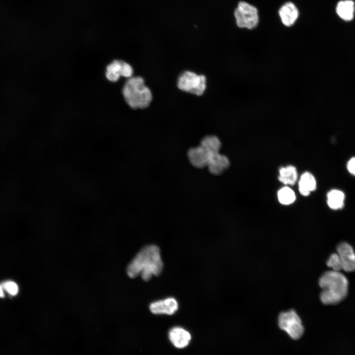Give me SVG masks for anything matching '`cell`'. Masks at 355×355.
Wrapping results in <instances>:
<instances>
[{
	"mask_svg": "<svg viewBox=\"0 0 355 355\" xmlns=\"http://www.w3.org/2000/svg\"><path fill=\"white\" fill-rule=\"evenodd\" d=\"M347 169L351 174L355 176V157L351 158L348 161Z\"/></svg>",
	"mask_w": 355,
	"mask_h": 355,
	"instance_id": "obj_22",
	"label": "cell"
},
{
	"mask_svg": "<svg viewBox=\"0 0 355 355\" xmlns=\"http://www.w3.org/2000/svg\"><path fill=\"white\" fill-rule=\"evenodd\" d=\"M236 24L240 28L252 29L258 23V11L253 5L245 2L240 1L234 11Z\"/></svg>",
	"mask_w": 355,
	"mask_h": 355,
	"instance_id": "obj_6",
	"label": "cell"
},
{
	"mask_svg": "<svg viewBox=\"0 0 355 355\" xmlns=\"http://www.w3.org/2000/svg\"><path fill=\"white\" fill-rule=\"evenodd\" d=\"M5 289L11 295H16L18 291V287L16 283L12 281L7 282L3 284Z\"/></svg>",
	"mask_w": 355,
	"mask_h": 355,
	"instance_id": "obj_21",
	"label": "cell"
},
{
	"mask_svg": "<svg viewBox=\"0 0 355 355\" xmlns=\"http://www.w3.org/2000/svg\"><path fill=\"white\" fill-rule=\"evenodd\" d=\"M316 181L313 175L305 172L301 175L299 181V191L303 196H308L311 191L316 189Z\"/></svg>",
	"mask_w": 355,
	"mask_h": 355,
	"instance_id": "obj_15",
	"label": "cell"
},
{
	"mask_svg": "<svg viewBox=\"0 0 355 355\" xmlns=\"http://www.w3.org/2000/svg\"><path fill=\"white\" fill-rule=\"evenodd\" d=\"M169 337L173 344L178 348L186 347L191 339L190 334L180 327L172 328L169 331Z\"/></svg>",
	"mask_w": 355,
	"mask_h": 355,
	"instance_id": "obj_12",
	"label": "cell"
},
{
	"mask_svg": "<svg viewBox=\"0 0 355 355\" xmlns=\"http://www.w3.org/2000/svg\"><path fill=\"white\" fill-rule=\"evenodd\" d=\"M209 154L201 145L190 148L187 157L191 164L199 169L207 166Z\"/></svg>",
	"mask_w": 355,
	"mask_h": 355,
	"instance_id": "obj_11",
	"label": "cell"
},
{
	"mask_svg": "<svg viewBox=\"0 0 355 355\" xmlns=\"http://www.w3.org/2000/svg\"><path fill=\"white\" fill-rule=\"evenodd\" d=\"M327 265L332 268V270L340 271L342 268L341 263L337 252L333 253L330 255L327 259Z\"/></svg>",
	"mask_w": 355,
	"mask_h": 355,
	"instance_id": "obj_20",
	"label": "cell"
},
{
	"mask_svg": "<svg viewBox=\"0 0 355 355\" xmlns=\"http://www.w3.org/2000/svg\"><path fill=\"white\" fill-rule=\"evenodd\" d=\"M342 268L347 272L355 270V252L353 247L348 243L341 242L336 248Z\"/></svg>",
	"mask_w": 355,
	"mask_h": 355,
	"instance_id": "obj_8",
	"label": "cell"
},
{
	"mask_svg": "<svg viewBox=\"0 0 355 355\" xmlns=\"http://www.w3.org/2000/svg\"><path fill=\"white\" fill-rule=\"evenodd\" d=\"M177 301L173 297H169L151 303L149 309L154 314H174L178 309Z\"/></svg>",
	"mask_w": 355,
	"mask_h": 355,
	"instance_id": "obj_9",
	"label": "cell"
},
{
	"mask_svg": "<svg viewBox=\"0 0 355 355\" xmlns=\"http://www.w3.org/2000/svg\"><path fill=\"white\" fill-rule=\"evenodd\" d=\"M279 201L283 205H288L293 203L296 196L294 191L289 187L285 186L279 190L278 192Z\"/></svg>",
	"mask_w": 355,
	"mask_h": 355,
	"instance_id": "obj_19",
	"label": "cell"
},
{
	"mask_svg": "<svg viewBox=\"0 0 355 355\" xmlns=\"http://www.w3.org/2000/svg\"><path fill=\"white\" fill-rule=\"evenodd\" d=\"M344 193L339 190H331L327 194V205L331 209H341L344 206Z\"/></svg>",
	"mask_w": 355,
	"mask_h": 355,
	"instance_id": "obj_17",
	"label": "cell"
},
{
	"mask_svg": "<svg viewBox=\"0 0 355 355\" xmlns=\"http://www.w3.org/2000/svg\"><path fill=\"white\" fill-rule=\"evenodd\" d=\"M319 284L322 289L320 299L324 304H338L347 295L348 280L339 271L330 270L323 273L319 279Z\"/></svg>",
	"mask_w": 355,
	"mask_h": 355,
	"instance_id": "obj_2",
	"label": "cell"
},
{
	"mask_svg": "<svg viewBox=\"0 0 355 355\" xmlns=\"http://www.w3.org/2000/svg\"><path fill=\"white\" fill-rule=\"evenodd\" d=\"M122 93L126 102L133 109L146 108L152 99L150 90L140 76L128 78L123 87Z\"/></svg>",
	"mask_w": 355,
	"mask_h": 355,
	"instance_id": "obj_3",
	"label": "cell"
},
{
	"mask_svg": "<svg viewBox=\"0 0 355 355\" xmlns=\"http://www.w3.org/2000/svg\"><path fill=\"white\" fill-rule=\"evenodd\" d=\"M278 178L280 181L285 185L294 184L297 179L296 168L293 166H287L280 168Z\"/></svg>",
	"mask_w": 355,
	"mask_h": 355,
	"instance_id": "obj_16",
	"label": "cell"
},
{
	"mask_svg": "<svg viewBox=\"0 0 355 355\" xmlns=\"http://www.w3.org/2000/svg\"><path fill=\"white\" fill-rule=\"evenodd\" d=\"M178 88L183 91L201 96L206 88V78L190 71H185L178 77Z\"/></svg>",
	"mask_w": 355,
	"mask_h": 355,
	"instance_id": "obj_4",
	"label": "cell"
},
{
	"mask_svg": "<svg viewBox=\"0 0 355 355\" xmlns=\"http://www.w3.org/2000/svg\"><path fill=\"white\" fill-rule=\"evenodd\" d=\"M278 324L293 339L300 338L304 332L301 319L293 310L282 312L278 317Z\"/></svg>",
	"mask_w": 355,
	"mask_h": 355,
	"instance_id": "obj_5",
	"label": "cell"
},
{
	"mask_svg": "<svg viewBox=\"0 0 355 355\" xmlns=\"http://www.w3.org/2000/svg\"><path fill=\"white\" fill-rule=\"evenodd\" d=\"M4 293L2 290V287L0 286V297H3Z\"/></svg>",
	"mask_w": 355,
	"mask_h": 355,
	"instance_id": "obj_23",
	"label": "cell"
},
{
	"mask_svg": "<svg viewBox=\"0 0 355 355\" xmlns=\"http://www.w3.org/2000/svg\"><path fill=\"white\" fill-rule=\"evenodd\" d=\"M163 264L159 248L154 245L142 248L130 262L127 268L128 275L134 278L140 275L145 281L162 272Z\"/></svg>",
	"mask_w": 355,
	"mask_h": 355,
	"instance_id": "obj_1",
	"label": "cell"
},
{
	"mask_svg": "<svg viewBox=\"0 0 355 355\" xmlns=\"http://www.w3.org/2000/svg\"><path fill=\"white\" fill-rule=\"evenodd\" d=\"M209 154L219 152L221 144L219 139L215 136L209 135L204 137L200 143Z\"/></svg>",
	"mask_w": 355,
	"mask_h": 355,
	"instance_id": "obj_18",
	"label": "cell"
},
{
	"mask_svg": "<svg viewBox=\"0 0 355 355\" xmlns=\"http://www.w3.org/2000/svg\"><path fill=\"white\" fill-rule=\"evenodd\" d=\"M279 13L282 23L287 27L292 26L299 15L297 7L291 2L284 3L280 8Z\"/></svg>",
	"mask_w": 355,
	"mask_h": 355,
	"instance_id": "obj_13",
	"label": "cell"
},
{
	"mask_svg": "<svg viewBox=\"0 0 355 355\" xmlns=\"http://www.w3.org/2000/svg\"><path fill=\"white\" fill-rule=\"evenodd\" d=\"M133 69L128 63L115 60L108 64L106 68V76L109 81L116 82L120 76L127 78L133 76Z\"/></svg>",
	"mask_w": 355,
	"mask_h": 355,
	"instance_id": "obj_7",
	"label": "cell"
},
{
	"mask_svg": "<svg viewBox=\"0 0 355 355\" xmlns=\"http://www.w3.org/2000/svg\"><path fill=\"white\" fill-rule=\"evenodd\" d=\"M355 2L352 0L339 1L336 6V11L338 15L345 21L352 20L354 16Z\"/></svg>",
	"mask_w": 355,
	"mask_h": 355,
	"instance_id": "obj_14",
	"label": "cell"
},
{
	"mask_svg": "<svg viewBox=\"0 0 355 355\" xmlns=\"http://www.w3.org/2000/svg\"><path fill=\"white\" fill-rule=\"evenodd\" d=\"M210 172L214 175L222 174L229 166V160L219 152L209 154L207 164Z\"/></svg>",
	"mask_w": 355,
	"mask_h": 355,
	"instance_id": "obj_10",
	"label": "cell"
}]
</instances>
